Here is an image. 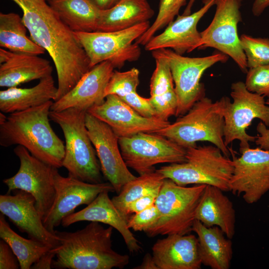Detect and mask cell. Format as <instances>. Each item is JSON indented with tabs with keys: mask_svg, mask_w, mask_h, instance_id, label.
Returning <instances> with one entry per match:
<instances>
[{
	"mask_svg": "<svg viewBox=\"0 0 269 269\" xmlns=\"http://www.w3.org/2000/svg\"><path fill=\"white\" fill-rule=\"evenodd\" d=\"M158 193L149 194L131 202L126 206L122 215L128 220L131 214L140 212L153 206Z\"/></svg>",
	"mask_w": 269,
	"mask_h": 269,
	"instance_id": "38",
	"label": "cell"
},
{
	"mask_svg": "<svg viewBox=\"0 0 269 269\" xmlns=\"http://www.w3.org/2000/svg\"><path fill=\"white\" fill-rule=\"evenodd\" d=\"M192 231L197 235L199 255L202 265L212 269H228L233 255L231 239L217 226L207 227L195 219Z\"/></svg>",
	"mask_w": 269,
	"mask_h": 269,
	"instance_id": "25",
	"label": "cell"
},
{
	"mask_svg": "<svg viewBox=\"0 0 269 269\" xmlns=\"http://www.w3.org/2000/svg\"><path fill=\"white\" fill-rule=\"evenodd\" d=\"M53 101L24 111L0 113V145L26 148L34 156L55 167H62L64 142L52 129L49 114Z\"/></svg>",
	"mask_w": 269,
	"mask_h": 269,
	"instance_id": "2",
	"label": "cell"
},
{
	"mask_svg": "<svg viewBox=\"0 0 269 269\" xmlns=\"http://www.w3.org/2000/svg\"><path fill=\"white\" fill-rule=\"evenodd\" d=\"M216 0H203V6L193 13L178 15L160 34L154 35L144 46L146 51L170 49L183 55L197 49L201 38L197 24L215 4Z\"/></svg>",
	"mask_w": 269,
	"mask_h": 269,
	"instance_id": "20",
	"label": "cell"
},
{
	"mask_svg": "<svg viewBox=\"0 0 269 269\" xmlns=\"http://www.w3.org/2000/svg\"><path fill=\"white\" fill-rule=\"evenodd\" d=\"M114 69L108 61L96 65L82 76L70 91L54 101L51 111L58 112L76 108L87 112L92 107L101 105L105 100V89Z\"/></svg>",
	"mask_w": 269,
	"mask_h": 269,
	"instance_id": "19",
	"label": "cell"
},
{
	"mask_svg": "<svg viewBox=\"0 0 269 269\" xmlns=\"http://www.w3.org/2000/svg\"><path fill=\"white\" fill-rule=\"evenodd\" d=\"M56 254L53 248L45 253L34 264L31 269H50Z\"/></svg>",
	"mask_w": 269,
	"mask_h": 269,
	"instance_id": "41",
	"label": "cell"
},
{
	"mask_svg": "<svg viewBox=\"0 0 269 269\" xmlns=\"http://www.w3.org/2000/svg\"><path fill=\"white\" fill-rule=\"evenodd\" d=\"M57 93V87L52 75L40 79L31 88H8L0 91V112L11 114L54 101Z\"/></svg>",
	"mask_w": 269,
	"mask_h": 269,
	"instance_id": "26",
	"label": "cell"
},
{
	"mask_svg": "<svg viewBox=\"0 0 269 269\" xmlns=\"http://www.w3.org/2000/svg\"><path fill=\"white\" fill-rule=\"evenodd\" d=\"M231 97L227 101L225 113L224 142L228 146L234 140L240 141V148L250 147L257 136L250 135L247 130L253 120L259 119L269 127V105L265 96L249 91L245 83L237 81L231 87Z\"/></svg>",
	"mask_w": 269,
	"mask_h": 269,
	"instance_id": "11",
	"label": "cell"
},
{
	"mask_svg": "<svg viewBox=\"0 0 269 269\" xmlns=\"http://www.w3.org/2000/svg\"><path fill=\"white\" fill-rule=\"evenodd\" d=\"M87 112L76 108L50 111V120L59 126L65 140L62 167L70 177L91 183L102 182L101 166L85 124Z\"/></svg>",
	"mask_w": 269,
	"mask_h": 269,
	"instance_id": "5",
	"label": "cell"
},
{
	"mask_svg": "<svg viewBox=\"0 0 269 269\" xmlns=\"http://www.w3.org/2000/svg\"><path fill=\"white\" fill-rule=\"evenodd\" d=\"M109 193L107 191L100 193L85 208L64 218L61 225L63 227H67L80 221L97 222L107 224L121 234L131 253L139 252L142 248L128 227V220L114 205L109 196Z\"/></svg>",
	"mask_w": 269,
	"mask_h": 269,
	"instance_id": "21",
	"label": "cell"
},
{
	"mask_svg": "<svg viewBox=\"0 0 269 269\" xmlns=\"http://www.w3.org/2000/svg\"><path fill=\"white\" fill-rule=\"evenodd\" d=\"M154 13L147 0H121L110 8L100 9L97 31L127 29L149 21Z\"/></svg>",
	"mask_w": 269,
	"mask_h": 269,
	"instance_id": "27",
	"label": "cell"
},
{
	"mask_svg": "<svg viewBox=\"0 0 269 269\" xmlns=\"http://www.w3.org/2000/svg\"><path fill=\"white\" fill-rule=\"evenodd\" d=\"M0 237L6 242L16 256L21 269H30L45 253L53 248L31 239H26L15 232L0 215Z\"/></svg>",
	"mask_w": 269,
	"mask_h": 269,
	"instance_id": "32",
	"label": "cell"
},
{
	"mask_svg": "<svg viewBox=\"0 0 269 269\" xmlns=\"http://www.w3.org/2000/svg\"><path fill=\"white\" fill-rule=\"evenodd\" d=\"M220 188L206 185L196 209L195 218L207 227L217 226L232 239L236 212L232 202Z\"/></svg>",
	"mask_w": 269,
	"mask_h": 269,
	"instance_id": "24",
	"label": "cell"
},
{
	"mask_svg": "<svg viewBox=\"0 0 269 269\" xmlns=\"http://www.w3.org/2000/svg\"><path fill=\"white\" fill-rule=\"evenodd\" d=\"M54 179L55 198L51 209L42 219L45 228L53 233L62 220L74 213L80 205H89L102 192H115L109 182L91 183L69 176L64 177L56 168Z\"/></svg>",
	"mask_w": 269,
	"mask_h": 269,
	"instance_id": "15",
	"label": "cell"
},
{
	"mask_svg": "<svg viewBox=\"0 0 269 269\" xmlns=\"http://www.w3.org/2000/svg\"><path fill=\"white\" fill-rule=\"evenodd\" d=\"M73 32L97 31L100 9L90 0H47Z\"/></svg>",
	"mask_w": 269,
	"mask_h": 269,
	"instance_id": "29",
	"label": "cell"
},
{
	"mask_svg": "<svg viewBox=\"0 0 269 269\" xmlns=\"http://www.w3.org/2000/svg\"><path fill=\"white\" fill-rule=\"evenodd\" d=\"M22 18L14 12L0 13V46L10 51L39 55L45 50L26 35Z\"/></svg>",
	"mask_w": 269,
	"mask_h": 269,
	"instance_id": "31",
	"label": "cell"
},
{
	"mask_svg": "<svg viewBox=\"0 0 269 269\" xmlns=\"http://www.w3.org/2000/svg\"><path fill=\"white\" fill-rule=\"evenodd\" d=\"M134 269H158L156 265L152 256L147 253L146 254L139 266L135 267Z\"/></svg>",
	"mask_w": 269,
	"mask_h": 269,
	"instance_id": "43",
	"label": "cell"
},
{
	"mask_svg": "<svg viewBox=\"0 0 269 269\" xmlns=\"http://www.w3.org/2000/svg\"><path fill=\"white\" fill-rule=\"evenodd\" d=\"M266 104L268 105H269V98H268L267 100L266 101Z\"/></svg>",
	"mask_w": 269,
	"mask_h": 269,
	"instance_id": "46",
	"label": "cell"
},
{
	"mask_svg": "<svg viewBox=\"0 0 269 269\" xmlns=\"http://www.w3.org/2000/svg\"><path fill=\"white\" fill-rule=\"evenodd\" d=\"M0 86L15 87L51 75L53 68L48 60L38 55L15 53L0 49Z\"/></svg>",
	"mask_w": 269,
	"mask_h": 269,
	"instance_id": "23",
	"label": "cell"
},
{
	"mask_svg": "<svg viewBox=\"0 0 269 269\" xmlns=\"http://www.w3.org/2000/svg\"><path fill=\"white\" fill-rule=\"evenodd\" d=\"M13 152L19 159L20 166L15 175L2 181L8 187L7 193L21 190L31 194L43 219L51 209L55 196V168L33 156L21 145L16 146Z\"/></svg>",
	"mask_w": 269,
	"mask_h": 269,
	"instance_id": "13",
	"label": "cell"
},
{
	"mask_svg": "<svg viewBox=\"0 0 269 269\" xmlns=\"http://www.w3.org/2000/svg\"><path fill=\"white\" fill-rule=\"evenodd\" d=\"M206 185L185 187L165 178L155 202L160 217L144 232L150 237L192 231L196 208Z\"/></svg>",
	"mask_w": 269,
	"mask_h": 269,
	"instance_id": "7",
	"label": "cell"
},
{
	"mask_svg": "<svg viewBox=\"0 0 269 269\" xmlns=\"http://www.w3.org/2000/svg\"><path fill=\"white\" fill-rule=\"evenodd\" d=\"M164 179L156 170L140 175L126 183L118 195L112 198V202L122 214L126 206L131 202L148 194L159 192Z\"/></svg>",
	"mask_w": 269,
	"mask_h": 269,
	"instance_id": "33",
	"label": "cell"
},
{
	"mask_svg": "<svg viewBox=\"0 0 269 269\" xmlns=\"http://www.w3.org/2000/svg\"><path fill=\"white\" fill-rule=\"evenodd\" d=\"M240 39L248 68L269 64V38L243 34Z\"/></svg>",
	"mask_w": 269,
	"mask_h": 269,
	"instance_id": "35",
	"label": "cell"
},
{
	"mask_svg": "<svg viewBox=\"0 0 269 269\" xmlns=\"http://www.w3.org/2000/svg\"><path fill=\"white\" fill-rule=\"evenodd\" d=\"M269 6V0H255L252 12L255 16H260Z\"/></svg>",
	"mask_w": 269,
	"mask_h": 269,
	"instance_id": "42",
	"label": "cell"
},
{
	"mask_svg": "<svg viewBox=\"0 0 269 269\" xmlns=\"http://www.w3.org/2000/svg\"><path fill=\"white\" fill-rule=\"evenodd\" d=\"M101 10H105L111 8L121 0H90Z\"/></svg>",
	"mask_w": 269,
	"mask_h": 269,
	"instance_id": "44",
	"label": "cell"
},
{
	"mask_svg": "<svg viewBox=\"0 0 269 269\" xmlns=\"http://www.w3.org/2000/svg\"><path fill=\"white\" fill-rule=\"evenodd\" d=\"M21 9L30 38L47 52L56 68V101L70 91L91 68L89 59L74 32L47 0H11Z\"/></svg>",
	"mask_w": 269,
	"mask_h": 269,
	"instance_id": "1",
	"label": "cell"
},
{
	"mask_svg": "<svg viewBox=\"0 0 269 269\" xmlns=\"http://www.w3.org/2000/svg\"><path fill=\"white\" fill-rule=\"evenodd\" d=\"M150 25L148 21L118 31L74 32L89 59L91 68L108 61L114 68L120 69L127 62L139 59L141 49L135 41Z\"/></svg>",
	"mask_w": 269,
	"mask_h": 269,
	"instance_id": "8",
	"label": "cell"
},
{
	"mask_svg": "<svg viewBox=\"0 0 269 269\" xmlns=\"http://www.w3.org/2000/svg\"><path fill=\"white\" fill-rule=\"evenodd\" d=\"M13 195H0V211L29 239L47 244L53 248L59 246L58 237L44 226L36 207V200L30 193L15 190Z\"/></svg>",
	"mask_w": 269,
	"mask_h": 269,
	"instance_id": "18",
	"label": "cell"
},
{
	"mask_svg": "<svg viewBox=\"0 0 269 269\" xmlns=\"http://www.w3.org/2000/svg\"><path fill=\"white\" fill-rule=\"evenodd\" d=\"M245 84L250 92L269 98V64L249 68Z\"/></svg>",
	"mask_w": 269,
	"mask_h": 269,
	"instance_id": "36",
	"label": "cell"
},
{
	"mask_svg": "<svg viewBox=\"0 0 269 269\" xmlns=\"http://www.w3.org/2000/svg\"><path fill=\"white\" fill-rule=\"evenodd\" d=\"M195 0H189L187 6L182 14L187 15L191 13V9Z\"/></svg>",
	"mask_w": 269,
	"mask_h": 269,
	"instance_id": "45",
	"label": "cell"
},
{
	"mask_svg": "<svg viewBox=\"0 0 269 269\" xmlns=\"http://www.w3.org/2000/svg\"><path fill=\"white\" fill-rule=\"evenodd\" d=\"M152 256L158 269H200L202 265L194 235H167L153 245Z\"/></svg>",
	"mask_w": 269,
	"mask_h": 269,
	"instance_id": "22",
	"label": "cell"
},
{
	"mask_svg": "<svg viewBox=\"0 0 269 269\" xmlns=\"http://www.w3.org/2000/svg\"><path fill=\"white\" fill-rule=\"evenodd\" d=\"M187 0H160L157 14L148 29L135 41L144 46L157 32L166 27L177 16Z\"/></svg>",
	"mask_w": 269,
	"mask_h": 269,
	"instance_id": "34",
	"label": "cell"
},
{
	"mask_svg": "<svg viewBox=\"0 0 269 269\" xmlns=\"http://www.w3.org/2000/svg\"><path fill=\"white\" fill-rule=\"evenodd\" d=\"M152 55L162 57L170 68L177 98L175 116L185 114L193 105L204 97L200 79L204 72L218 62H226L228 56L220 52L201 57H189L170 49L153 50Z\"/></svg>",
	"mask_w": 269,
	"mask_h": 269,
	"instance_id": "9",
	"label": "cell"
},
{
	"mask_svg": "<svg viewBox=\"0 0 269 269\" xmlns=\"http://www.w3.org/2000/svg\"><path fill=\"white\" fill-rule=\"evenodd\" d=\"M109 125L118 137H129L139 133H155L170 123L157 117H144L114 94L87 112Z\"/></svg>",
	"mask_w": 269,
	"mask_h": 269,
	"instance_id": "17",
	"label": "cell"
},
{
	"mask_svg": "<svg viewBox=\"0 0 269 269\" xmlns=\"http://www.w3.org/2000/svg\"><path fill=\"white\" fill-rule=\"evenodd\" d=\"M85 124L101 171L118 194L126 183L136 178L129 170L122 157L119 138L109 125L88 112Z\"/></svg>",
	"mask_w": 269,
	"mask_h": 269,
	"instance_id": "16",
	"label": "cell"
},
{
	"mask_svg": "<svg viewBox=\"0 0 269 269\" xmlns=\"http://www.w3.org/2000/svg\"><path fill=\"white\" fill-rule=\"evenodd\" d=\"M152 55L155 61V68L150 78L149 100L156 117L168 121L169 117L176 115L177 109L173 78L166 61L159 56Z\"/></svg>",
	"mask_w": 269,
	"mask_h": 269,
	"instance_id": "28",
	"label": "cell"
},
{
	"mask_svg": "<svg viewBox=\"0 0 269 269\" xmlns=\"http://www.w3.org/2000/svg\"><path fill=\"white\" fill-rule=\"evenodd\" d=\"M186 149V161L162 166L156 171L179 185H209L224 192L230 191L233 171L232 159L214 145Z\"/></svg>",
	"mask_w": 269,
	"mask_h": 269,
	"instance_id": "6",
	"label": "cell"
},
{
	"mask_svg": "<svg viewBox=\"0 0 269 269\" xmlns=\"http://www.w3.org/2000/svg\"><path fill=\"white\" fill-rule=\"evenodd\" d=\"M242 0H216V11L208 26L200 32L197 49L211 47L230 57L242 72L248 66L241 47L237 26L242 21L240 7Z\"/></svg>",
	"mask_w": 269,
	"mask_h": 269,
	"instance_id": "12",
	"label": "cell"
},
{
	"mask_svg": "<svg viewBox=\"0 0 269 269\" xmlns=\"http://www.w3.org/2000/svg\"><path fill=\"white\" fill-rule=\"evenodd\" d=\"M257 131L258 135L255 141L256 144L262 149L269 150V129L261 121L257 125Z\"/></svg>",
	"mask_w": 269,
	"mask_h": 269,
	"instance_id": "40",
	"label": "cell"
},
{
	"mask_svg": "<svg viewBox=\"0 0 269 269\" xmlns=\"http://www.w3.org/2000/svg\"><path fill=\"white\" fill-rule=\"evenodd\" d=\"M239 157L233 155V171L230 191L243 194L248 204L256 203L269 191V150L260 147L240 148Z\"/></svg>",
	"mask_w": 269,
	"mask_h": 269,
	"instance_id": "14",
	"label": "cell"
},
{
	"mask_svg": "<svg viewBox=\"0 0 269 269\" xmlns=\"http://www.w3.org/2000/svg\"><path fill=\"white\" fill-rule=\"evenodd\" d=\"M122 157L139 175L155 171L156 164L186 161V148L155 133H139L119 138Z\"/></svg>",
	"mask_w": 269,
	"mask_h": 269,
	"instance_id": "10",
	"label": "cell"
},
{
	"mask_svg": "<svg viewBox=\"0 0 269 269\" xmlns=\"http://www.w3.org/2000/svg\"><path fill=\"white\" fill-rule=\"evenodd\" d=\"M139 70L134 67L124 72L114 70L105 89V97L116 95L142 116L156 117L149 98L140 96L136 92L139 83Z\"/></svg>",
	"mask_w": 269,
	"mask_h": 269,
	"instance_id": "30",
	"label": "cell"
},
{
	"mask_svg": "<svg viewBox=\"0 0 269 269\" xmlns=\"http://www.w3.org/2000/svg\"><path fill=\"white\" fill-rule=\"evenodd\" d=\"M160 217L159 212L154 204L130 217L128 226L130 229L134 231L144 232L154 224Z\"/></svg>",
	"mask_w": 269,
	"mask_h": 269,
	"instance_id": "37",
	"label": "cell"
},
{
	"mask_svg": "<svg viewBox=\"0 0 269 269\" xmlns=\"http://www.w3.org/2000/svg\"><path fill=\"white\" fill-rule=\"evenodd\" d=\"M20 268L18 261L8 244L2 239L0 241V269Z\"/></svg>",
	"mask_w": 269,
	"mask_h": 269,
	"instance_id": "39",
	"label": "cell"
},
{
	"mask_svg": "<svg viewBox=\"0 0 269 269\" xmlns=\"http://www.w3.org/2000/svg\"><path fill=\"white\" fill-rule=\"evenodd\" d=\"M229 99L223 97L214 102L204 96L185 114L155 133L185 148L197 146V141H208L229 157L231 153L224 142V113Z\"/></svg>",
	"mask_w": 269,
	"mask_h": 269,
	"instance_id": "4",
	"label": "cell"
},
{
	"mask_svg": "<svg viewBox=\"0 0 269 269\" xmlns=\"http://www.w3.org/2000/svg\"><path fill=\"white\" fill-rule=\"evenodd\" d=\"M113 228H104L100 223L90 222L75 232L55 230L60 241L53 248L56 256L52 268L56 269H123L130 262L127 255L112 248Z\"/></svg>",
	"mask_w": 269,
	"mask_h": 269,
	"instance_id": "3",
	"label": "cell"
}]
</instances>
